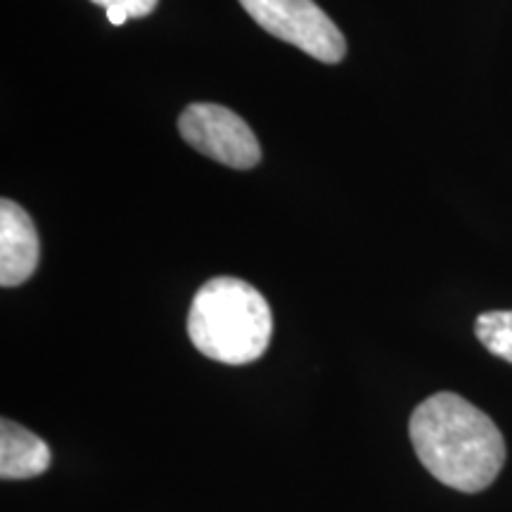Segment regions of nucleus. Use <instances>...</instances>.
Segmentation results:
<instances>
[{
    "label": "nucleus",
    "mask_w": 512,
    "mask_h": 512,
    "mask_svg": "<svg viewBox=\"0 0 512 512\" xmlns=\"http://www.w3.org/2000/svg\"><path fill=\"white\" fill-rule=\"evenodd\" d=\"M50 460V446L38 434L8 418L0 422V477L5 482L43 475Z\"/></svg>",
    "instance_id": "423d86ee"
},
{
    "label": "nucleus",
    "mask_w": 512,
    "mask_h": 512,
    "mask_svg": "<svg viewBox=\"0 0 512 512\" xmlns=\"http://www.w3.org/2000/svg\"><path fill=\"white\" fill-rule=\"evenodd\" d=\"M240 5L261 29L313 60L337 64L347 55L342 31L313 0H240Z\"/></svg>",
    "instance_id": "7ed1b4c3"
},
{
    "label": "nucleus",
    "mask_w": 512,
    "mask_h": 512,
    "mask_svg": "<svg viewBox=\"0 0 512 512\" xmlns=\"http://www.w3.org/2000/svg\"><path fill=\"white\" fill-rule=\"evenodd\" d=\"M105 12H107V19H110L114 27H121V24H124L128 19V12L121 10V8H107Z\"/></svg>",
    "instance_id": "1a4fd4ad"
},
{
    "label": "nucleus",
    "mask_w": 512,
    "mask_h": 512,
    "mask_svg": "<svg viewBox=\"0 0 512 512\" xmlns=\"http://www.w3.org/2000/svg\"><path fill=\"white\" fill-rule=\"evenodd\" d=\"M102 8H121L128 12V17H147L152 10L157 8L159 0H91Z\"/></svg>",
    "instance_id": "6e6552de"
},
{
    "label": "nucleus",
    "mask_w": 512,
    "mask_h": 512,
    "mask_svg": "<svg viewBox=\"0 0 512 512\" xmlns=\"http://www.w3.org/2000/svg\"><path fill=\"white\" fill-rule=\"evenodd\" d=\"M475 335L486 351L512 363V311H486L477 318Z\"/></svg>",
    "instance_id": "0eeeda50"
},
{
    "label": "nucleus",
    "mask_w": 512,
    "mask_h": 512,
    "mask_svg": "<svg viewBox=\"0 0 512 512\" xmlns=\"http://www.w3.org/2000/svg\"><path fill=\"white\" fill-rule=\"evenodd\" d=\"M41 242L31 216L17 202H0V285L17 287L34 275Z\"/></svg>",
    "instance_id": "39448f33"
},
{
    "label": "nucleus",
    "mask_w": 512,
    "mask_h": 512,
    "mask_svg": "<svg viewBox=\"0 0 512 512\" xmlns=\"http://www.w3.org/2000/svg\"><path fill=\"white\" fill-rule=\"evenodd\" d=\"M181 138L200 155H207L230 169H254L261 162V145L240 114L214 102L188 105L178 119Z\"/></svg>",
    "instance_id": "20e7f679"
},
{
    "label": "nucleus",
    "mask_w": 512,
    "mask_h": 512,
    "mask_svg": "<svg viewBox=\"0 0 512 512\" xmlns=\"http://www.w3.org/2000/svg\"><path fill=\"white\" fill-rule=\"evenodd\" d=\"M411 441L420 463L441 484L477 494L505 465V439L475 403L451 392L430 396L411 415Z\"/></svg>",
    "instance_id": "f257e3e1"
},
{
    "label": "nucleus",
    "mask_w": 512,
    "mask_h": 512,
    "mask_svg": "<svg viewBox=\"0 0 512 512\" xmlns=\"http://www.w3.org/2000/svg\"><path fill=\"white\" fill-rule=\"evenodd\" d=\"M273 313L266 297L240 278H211L188 311V337L200 354L226 366H247L266 354Z\"/></svg>",
    "instance_id": "f03ea898"
}]
</instances>
